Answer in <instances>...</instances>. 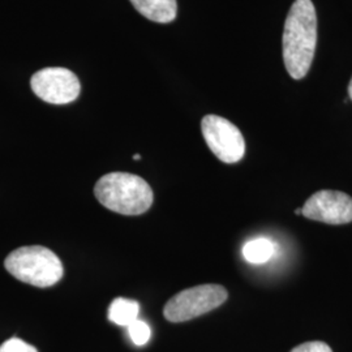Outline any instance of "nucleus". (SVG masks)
<instances>
[{
	"label": "nucleus",
	"instance_id": "20e7f679",
	"mask_svg": "<svg viewBox=\"0 0 352 352\" xmlns=\"http://www.w3.org/2000/svg\"><path fill=\"white\" fill-rule=\"evenodd\" d=\"M228 298L221 285H200L180 291L166 302L164 315L170 322H184L221 307Z\"/></svg>",
	"mask_w": 352,
	"mask_h": 352
},
{
	"label": "nucleus",
	"instance_id": "6e6552de",
	"mask_svg": "<svg viewBox=\"0 0 352 352\" xmlns=\"http://www.w3.org/2000/svg\"><path fill=\"white\" fill-rule=\"evenodd\" d=\"M133 7L148 20L161 24L174 21L177 13L176 0H129Z\"/></svg>",
	"mask_w": 352,
	"mask_h": 352
},
{
	"label": "nucleus",
	"instance_id": "9d476101",
	"mask_svg": "<svg viewBox=\"0 0 352 352\" xmlns=\"http://www.w3.org/2000/svg\"><path fill=\"white\" fill-rule=\"evenodd\" d=\"M276 252V247L272 240L257 238L250 240L243 247L244 258L253 265H263L267 263Z\"/></svg>",
	"mask_w": 352,
	"mask_h": 352
},
{
	"label": "nucleus",
	"instance_id": "dca6fc26",
	"mask_svg": "<svg viewBox=\"0 0 352 352\" xmlns=\"http://www.w3.org/2000/svg\"><path fill=\"white\" fill-rule=\"evenodd\" d=\"M295 214H298V215H299V214H302V209H296V210H295Z\"/></svg>",
	"mask_w": 352,
	"mask_h": 352
},
{
	"label": "nucleus",
	"instance_id": "4468645a",
	"mask_svg": "<svg viewBox=\"0 0 352 352\" xmlns=\"http://www.w3.org/2000/svg\"><path fill=\"white\" fill-rule=\"evenodd\" d=\"M349 96H350V100L352 101V78L350 81V85H349Z\"/></svg>",
	"mask_w": 352,
	"mask_h": 352
},
{
	"label": "nucleus",
	"instance_id": "423d86ee",
	"mask_svg": "<svg viewBox=\"0 0 352 352\" xmlns=\"http://www.w3.org/2000/svg\"><path fill=\"white\" fill-rule=\"evenodd\" d=\"M30 87L42 101L51 104H67L77 100L81 85L77 76L62 67H49L36 72Z\"/></svg>",
	"mask_w": 352,
	"mask_h": 352
},
{
	"label": "nucleus",
	"instance_id": "9b49d317",
	"mask_svg": "<svg viewBox=\"0 0 352 352\" xmlns=\"http://www.w3.org/2000/svg\"><path fill=\"white\" fill-rule=\"evenodd\" d=\"M128 329V334H129V338L133 342V344L136 346H145L151 337V327L138 318L136 321H133L131 325L126 327Z\"/></svg>",
	"mask_w": 352,
	"mask_h": 352
},
{
	"label": "nucleus",
	"instance_id": "ddd939ff",
	"mask_svg": "<svg viewBox=\"0 0 352 352\" xmlns=\"http://www.w3.org/2000/svg\"><path fill=\"white\" fill-rule=\"evenodd\" d=\"M291 352H333V350L325 342L315 340V342H307V343L299 344Z\"/></svg>",
	"mask_w": 352,
	"mask_h": 352
},
{
	"label": "nucleus",
	"instance_id": "7ed1b4c3",
	"mask_svg": "<svg viewBox=\"0 0 352 352\" xmlns=\"http://www.w3.org/2000/svg\"><path fill=\"white\" fill-rule=\"evenodd\" d=\"M4 266L16 279L42 289L56 285L64 273L60 258L41 245L14 250L6 258Z\"/></svg>",
	"mask_w": 352,
	"mask_h": 352
},
{
	"label": "nucleus",
	"instance_id": "0eeeda50",
	"mask_svg": "<svg viewBox=\"0 0 352 352\" xmlns=\"http://www.w3.org/2000/svg\"><path fill=\"white\" fill-rule=\"evenodd\" d=\"M302 214L308 219L327 225L350 223L352 197L340 190H320L305 201Z\"/></svg>",
	"mask_w": 352,
	"mask_h": 352
},
{
	"label": "nucleus",
	"instance_id": "f03ea898",
	"mask_svg": "<svg viewBox=\"0 0 352 352\" xmlns=\"http://www.w3.org/2000/svg\"><path fill=\"white\" fill-rule=\"evenodd\" d=\"M97 200L104 208L123 215H140L153 205L151 186L138 175L111 173L102 176L94 187Z\"/></svg>",
	"mask_w": 352,
	"mask_h": 352
},
{
	"label": "nucleus",
	"instance_id": "f8f14e48",
	"mask_svg": "<svg viewBox=\"0 0 352 352\" xmlns=\"http://www.w3.org/2000/svg\"><path fill=\"white\" fill-rule=\"evenodd\" d=\"M0 352H38L36 347L19 338H11L0 346Z\"/></svg>",
	"mask_w": 352,
	"mask_h": 352
},
{
	"label": "nucleus",
	"instance_id": "39448f33",
	"mask_svg": "<svg viewBox=\"0 0 352 352\" xmlns=\"http://www.w3.org/2000/svg\"><path fill=\"white\" fill-rule=\"evenodd\" d=\"M204 139L214 155L225 164H236L244 157L245 141L239 128L218 115H206L201 122Z\"/></svg>",
	"mask_w": 352,
	"mask_h": 352
},
{
	"label": "nucleus",
	"instance_id": "2eb2a0df",
	"mask_svg": "<svg viewBox=\"0 0 352 352\" xmlns=\"http://www.w3.org/2000/svg\"><path fill=\"white\" fill-rule=\"evenodd\" d=\"M140 158H141L140 154H135V155H133V160H135V161H139Z\"/></svg>",
	"mask_w": 352,
	"mask_h": 352
},
{
	"label": "nucleus",
	"instance_id": "f257e3e1",
	"mask_svg": "<svg viewBox=\"0 0 352 352\" xmlns=\"http://www.w3.org/2000/svg\"><path fill=\"white\" fill-rule=\"evenodd\" d=\"M317 45V14L311 0H295L283 30V62L289 75L300 80L308 74Z\"/></svg>",
	"mask_w": 352,
	"mask_h": 352
},
{
	"label": "nucleus",
	"instance_id": "1a4fd4ad",
	"mask_svg": "<svg viewBox=\"0 0 352 352\" xmlns=\"http://www.w3.org/2000/svg\"><path fill=\"white\" fill-rule=\"evenodd\" d=\"M140 304L136 300L116 298L110 304L109 320L118 327H128L139 318Z\"/></svg>",
	"mask_w": 352,
	"mask_h": 352
}]
</instances>
